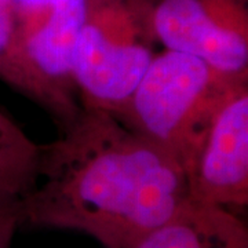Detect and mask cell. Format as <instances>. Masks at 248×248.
<instances>
[{"mask_svg": "<svg viewBox=\"0 0 248 248\" xmlns=\"http://www.w3.org/2000/svg\"><path fill=\"white\" fill-rule=\"evenodd\" d=\"M22 223L21 199L0 195V248H11L14 234Z\"/></svg>", "mask_w": 248, "mask_h": 248, "instance_id": "30bf717a", "label": "cell"}, {"mask_svg": "<svg viewBox=\"0 0 248 248\" xmlns=\"http://www.w3.org/2000/svg\"><path fill=\"white\" fill-rule=\"evenodd\" d=\"M190 202L231 210L248 204V83L229 91L185 171Z\"/></svg>", "mask_w": 248, "mask_h": 248, "instance_id": "5b68a950", "label": "cell"}, {"mask_svg": "<svg viewBox=\"0 0 248 248\" xmlns=\"http://www.w3.org/2000/svg\"><path fill=\"white\" fill-rule=\"evenodd\" d=\"M134 248H248V229L231 210L190 202Z\"/></svg>", "mask_w": 248, "mask_h": 248, "instance_id": "52a82bcc", "label": "cell"}, {"mask_svg": "<svg viewBox=\"0 0 248 248\" xmlns=\"http://www.w3.org/2000/svg\"><path fill=\"white\" fill-rule=\"evenodd\" d=\"M153 29L164 50L196 57L248 81V7L241 0H155Z\"/></svg>", "mask_w": 248, "mask_h": 248, "instance_id": "277c9868", "label": "cell"}, {"mask_svg": "<svg viewBox=\"0 0 248 248\" xmlns=\"http://www.w3.org/2000/svg\"><path fill=\"white\" fill-rule=\"evenodd\" d=\"M19 0H0V80L33 101L63 127L75 119L29 66L19 40Z\"/></svg>", "mask_w": 248, "mask_h": 248, "instance_id": "ba28073f", "label": "cell"}, {"mask_svg": "<svg viewBox=\"0 0 248 248\" xmlns=\"http://www.w3.org/2000/svg\"><path fill=\"white\" fill-rule=\"evenodd\" d=\"M190 203L178 161L115 115L81 107L42 145L39 179L21 199L22 222L76 231L104 248H134Z\"/></svg>", "mask_w": 248, "mask_h": 248, "instance_id": "6da1fadb", "label": "cell"}, {"mask_svg": "<svg viewBox=\"0 0 248 248\" xmlns=\"http://www.w3.org/2000/svg\"><path fill=\"white\" fill-rule=\"evenodd\" d=\"M83 0H42L19 7V40L29 66L69 113L81 109L73 79Z\"/></svg>", "mask_w": 248, "mask_h": 248, "instance_id": "8992f818", "label": "cell"}, {"mask_svg": "<svg viewBox=\"0 0 248 248\" xmlns=\"http://www.w3.org/2000/svg\"><path fill=\"white\" fill-rule=\"evenodd\" d=\"M241 1H246V3H247V0H241Z\"/></svg>", "mask_w": 248, "mask_h": 248, "instance_id": "8fae6325", "label": "cell"}, {"mask_svg": "<svg viewBox=\"0 0 248 248\" xmlns=\"http://www.w3.org/2000/svg\"><path fill=\"white\" fill-rule=\"evenodd\" d=\"M42 145L0 112V195L22 199L37 184Z\"/></svg>", "mask_w": 248, "mask_h": 248, "instance_id": "9c48e42d", "label": "cell"}, {"mask_svg": "<svg viewBox=\"0 0 248 248\" xmlns=\"http://www.w3.org/2000/svg\"><path fill=\"white\" fill-rule=\"evenodd\" d=\"M73 79L81 107L117 115L157 53L155 0H83Z\"/></svg>", "mask_w": 248, "mask_h": 248, "instance_id": "3957f363", "label": "cell"}, {"mask_svg": "<svg viewBox=\"0 0 248 248\" xmlns=\"http://www.w3.org/2000/svg\"><path fill=\"white\" fill-rule=\"evenodd\" d=\"M237 81L178 51H157L115 115L177 160L184 172L217 109Z\"/></svg>", "mask_w": 248, "mask_h": 248, "instance_id": "7a4b0ae2", "label": "cell"}]
</instances>
